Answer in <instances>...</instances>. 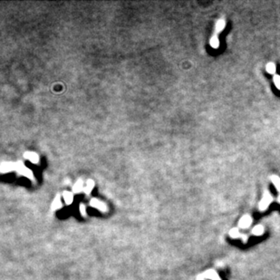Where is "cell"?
Returning a JSON list of instances; mask_svg holds the SVG:
<instances>
[{
	"label": "cell",
	"instance_id": "1",
	"mask_svg": "<svg viewBox=\"0 0 280 280\" xmlns=\"http://www.w3.org/2000/svg\"><path fill=\"white\" fill-rule=\"evenodd\" d=\"M16 171L19 175H22V176H25L30 180H34V174H33V171L31 170H29L28 168H26L25 166V164L22 162V161H16Z\"/></svg>",
	"mask_w": 280,
	"mask_h": 280
},
{
	"label": "cell",
	"instance_id": "2",
	"mask_svg": "<svg viewBox=\"0 0 280 280\" xmlns=\"http://www.w3.org/2000/svg\"><path fill=\"white\" fill-rule=\"evenodd\" d=\"M272 200H273V198H272L270 193H269L268 191H265L264 195H263V198H262V199L259 202V210L260 211H265L268 208V206L270 205V203L272 202Z\"/></svg>",
	"mask_w": 280,
	"mask_h": 280
},
{
	"label": "cell",
	"instance_id": "3",
	"mask_svg": "<svg viewBox=\"0 0 280 280\" xmlns=\"http://www.w3.org/2000/svg\"><path fill=\"white\" fill-rule=\"evenodd\" d=\"M90 206L92 208L97 209L98 210H100L101 212H106L107 211V206L106 204L101 200H99L98 199H92L90 200Z\"/></svg>",
	"mask_w": 280,
	"mask_h": 280
},
{
	"label": "cell",
	"instance_id": "4",
	"mask_svg": "<svg viewBox=\"0 0 280 280\" xmlns=\"http://www.w3.org/2000/svg\"><path fill=\"white\" fill-rule=\"evenodd\" d=\"M252 223V219L249 215H244L239 221V227L240 229H247Z\"/></svg>",
	"mask_w": 280,
	"mask_h": 280
},
{
	"label": "cell",
	"instance_id": "5",
	"mask_svg": "<svg viewBox=\"0 0 280 280\" xmlns=\"http://www.w3.org/2000/svg\"><path fill=\"white\" fill-rule=\"evenodd\" d=\"M0 170L2 173H6V172H10L12 170H16V162H3L0 166Z\"/></svg>",
	"mask_w": 280,
	"mask_h": 280
},
{
	"label": "cell",
	"instance_id": "6",
	"mask_svg": "<svg viewBox=\"0 0 280 280\" xmlns=\"http://www.w3.org/2000/svg\"><path fill=\"white\" fill-rule=\"evenodd\" d=\"M203 276L207 278V279H210V280H221V278L219 277V274L214 270V269H208L203 274Z\"/></svg>",
	"mask_w": 280,
	"mask_h": 280
},
{
	"label": "cell",
	"instance_id": "7",
	"mask_svg": "<svg viewBox=\"0 0 280 280\" xmlns=\"http://www.w3.org/2000/svg\"><path fill=\"white\" fill-rule=\"evenodd\" d=\"M24 157L26 160H30L32 163L36 164V163L39 162V156L34 152H26L25 154H24Z\"/></svg>",
	"mask_w": 280,
	"mask_h": 280
},
{
	"label": "cell",
	"instance_id": "8",
	"mask_svg": "<svg viewBox=\"0 0 280 280\" xmlns=\"http://www.w3.org/2000/svg\"><path fill=\"white\" fill-rule=\"evenodd\" d=\"M63 207V203H62V200H61V197L60 195H56V198L53 199L52 204H51V209L53 211H56L59 209H61Z\"/></svg>",
	"mask_w": 280,
	"mask_h": 280
},
{
	"label": "cell",
	"instance_id": "9",
	"mask_svg": "<svg viewBox=\"0 0 280 280\" xmlns=\"http://www.w3.org/2000/svg\"><path fill=\"white\" fill-rule=\"evenodd\" d=\"M63 199L66 202V205H71L73 201V193L71 192V191H63Z\"/></svg>",
	"mask_w": 280,
	"mask_h": 280
},
{
	"label": "cell",
	"instance_id": "10",
	"mask_svg": "<svg viewBox=\"0 0 280 280\" xmlns=\"http://www.w3.org/2000/svg\"><path fill=\"white\" fill-rule=\"evenodd\" d=\"M84 189L83 187V181L82 180H78L76 182L74 183L73 186V193H80L81 191H83Z\"/></svg>",
	"mask_w": 280,
	"mask_h": 280
},
{
	"label": "cell",
	"instance_id": "11",
	"mask_svg": "<svg viewBox=\"0 0 280 280\" xmlns=\"http://www.w3.org/2000/svg\"><path fill=\"white\" fill-rule=\"evenodd\" d=\"M94 185H95V183H94V181L93 180H88L87 181H86V185H85V187L83 189V191H84L85 194L89 195L90 193L92 192L93 189L94 188Z\"/></svg>",
	"mask_w": 280,
	"mask_h": 280
},
{
	"label": "cell",
	"instance_id": "12",
	"mask_svg": "<svg viewBox=\"0 0 280 280\" xmlns=\"http://www.w3.org/2000/svg\"><path fill=\"white\" fill-rule=\"evenodd\" d=\"M225 26H226L225 20L220 19V20L217 21L216 25H215V33H216V34H217V33H219V32H221V31L224 29Z\"/></svg>",
	"mask_w": 280,
	"mask_h": 280
},
{
	"label": "cell",
	"instance_id": "13",
	"mask_svg": "<svg viewBox=\"0 0 280 280\" xmlns=\"http://www.w3.org/2000/svg\"><path fill=\"white\" fill-rule=\"evenodd\" d=\"M252 233L255 236H262L264 234V228L261 225H256L252 229Z\"/></svg>",
	"mask_w": 280,
	"mask_h": 280
},
{
	"label": "cell",
	"instance_id": "14",
	"mask_svg": "<svg viewBox=\"0 0 280 280\" xmlns=\"http://www.w3.org/2000/svg\"><path fill=\"white\" fill-rule=\"evenodd\" d=\"M271 179V181L274 184V186L276 187V189L277 190V191L280 192V178L278 176H276V175H272L270 177Z\"/></svg>",
	"mask_w": 280,
	"mask_h": 280
},
{
	"label": "cell",
	"instance_id": "15",
	"mask_svg": "<svg viewBox=\"0 0 280 280\" xmlns=\"http://www.w3.org/2000/svg\"><path fill=\"white\" fill-rule=\"evenodd\" d=\"M209 44H210V46H211L213 48H218V47L219 46V40L218 36H217L216 35H214V36L211 37V39H210V41H209Z\"/></svg>",
	"mask_w": 280,
	"mask_h": 280
},
{
	"label": "cell",
	"instance_id": "16",
	"mask_svg": "<svg viewBox=\"0 0 280 280\" xmlns=\"http://www.w3.org/2000/svg\"><path fill=\"white\" fill-rule=\"evenodd\" d=\"M266 72L270 74H274L276 71V64L274 63H268L266 66Z\"/></svg>",
	"mask_w": 280,
	"mask_h": 280
},
{
	"label": "cell",
	"instance_id": "17",
	"mask_svg": "<svg viewBox=\"0 0 280 280\" xmlns=\"http://www.w3.org/2000/svg\"><path fill=\"white\" fill-rule=\"evenodd\" d=\"M229 236L231 237L232 239H238L240 237V233H239V230L237 229V228H233L229 230Z\"/></svg>",
	"mask_w": 280,
	"mask_h": 280
},
{
	"label": "cell",
	"instance_id": "18",
	"mask_svg": "<svg viewBox=\"0 0 280 280\" xmlns=\"http://www.w3.org/2000/svg\"><path fill=\"white\" fill-rule=\"evenodd\" d=\"M273 80H274V83L276 86V88L278 90H280V76H279V75H277V74H276V75H274Z\"/></svg>",
	"mask_w": 280,
	"mask_h": 280
},
{
	"label": "cell",
	"instance_id": "19",
	"mask_svg": "<svg viewBox=\"0 0 280 280\" xmlns=\"http://www.w3.org/2000/svg\"><path fill=\"white\" fill-rule=\"evenodd\" d=\"M79 212H80V214L82 215L83 217H85L86 216V208H85V205L84 204H80V206H79Z\"/></svg>",
	"mask_w": 280,
	"mask_h": 280
},
{
	"label": "cell",
	"instance_id": "20",
	"mask_svg": "<svg viewBox=\"0 0 280 280\" xmlns=\"http://www.w3.org/2000/svg\"><path fill=\"white\" fill-rule=\"evenodd\" d=\"M197 280H206V278L203 276V275H199L197 277Z\"/></svg>",
	"mask_w": 280,
	"mask_h": 280
},
{
	"label": "cell",
	"instance_id": "21",
	"mask_svg": "<svg viewBox=\"0 0 280 280\" xmlns=\"http://www.w3.org/2000/svg\"><path fill=\"white\" fill-rule=\"evenodd\" d=\"M242 239H243V241L246 243V242H247V239H249V238H247V236L243 235V236H242Z\"/></svg>",
	"mask_w": 280,
	"mask_h": 280
},
{
	"label": "cell",
	"instance_id": "22",
	"mask_svg": "<svg viewBox=\"0 0 280 280\" xmlns=\"http://www.w3.org/2000/svg\"><path fill=\"white\" fill-rule=\"evenodd\" d=\"M278 201H279V203H280V195L278 196Z\"/></svg>",
	"mask_w": 280,
	"mask_h": 280
}]
</instances>
